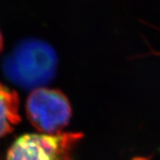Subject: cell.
I'll return each instance as SVG.
<instances>
[{"label": "cell", "mask_w": 160, "mask_h": 160, "mask_svg": "<svg viewBox=\"0 0 160 160\" xmlns=\"http://www.w3.org/2000/svg\"><path fill=\"white\" fill-rule=\"evenodd\" d=\"M20 121L18 94L0 84V138L10 133Z\"/></svg>", "instance_id": "277c9868"}, {"label": "cell", "mask_w": 160, "mask_h": 160, "mask_svg": "<svg viewBox=\"0 0 160 160\" xmlns=\"http://www.w3.org/2000/svg\"><path fill=\"white\" fill-rule=\"evenodd\" d=\"M26 113L31 125L46 134L61 132L69 124L71 107L66 95L59 90L38 88L26 102Z\"/></svg>", "instance_id": "3957f363"}, {"label": "cell", "mask_w": 160, "mask_h": 160, "mask_svg": "<svg viewBox=\"0 0 160 160\" xmlns=\"http://www.w3.org/2000/svg\"><path fill=\"white\" fill-rule=\"evenodd\" d=\"M81 132L24 134L12 144L7 160H73Z\"/></svg>", "instance_id": "7a4b0ae2"}, {"label": "cell", "mask_w": 160, "mask_h": 160, "mask_svg": "<svg viewBox=\"0 0 160 160\" xmlns=\"http://www.w3.org/2000/svg\"><path fill=\"white\" fill-rule=\"evenodd\" d=\"M56 52L39 39L21 41L6 55L3 70L7 79L24 89H38L49 83L57 69Z\"/></svg>", "instance_id": "6da1fadb"}, {"label": "cell", "mask_w": 160, "mask_h": 160, "mask_svg": "<svg viewBox=\"0 0 160 160\" xmlns=\"http://www.w3.org/2000/svg\"><path fill=\"white\" fill-rule=\"evenodd\" d=\"M3 37L1 35V32H0V52H2V49H3Z\"/></svg>", "instance_id": "5b68a950"}]
</instances>
